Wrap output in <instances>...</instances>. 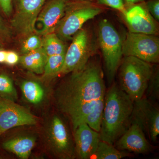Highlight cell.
I'll use <instances>...</instances> for the list:
<instances>
[{
    "label": "cell",
    "instance_id": "cell-1",
    "mask_svg": "<svg viewBox=\"0 0 159 159\" xmlns=\"http://www.w3.org/2000/svg\"><path fill=\"white\" fill-rule=\"evenodd\" d=\"M71 73L55 90L54 98L58 110L70 119L74 129L103 106L106 91L98 62L89 61L82 68Z\"/></svg>",
    "mask_w": 159,
    "mask_h": 159
},
{
    "label": "cell",
    "instance_id": "cell-2",
    "mask_svg": "<svg viewBox=\"0 0 159 159\" xmlns=\"http://www.w3.org/2000/svg\"><path fill=\"white\" fill-rule=\"evenodd\" d=\"M134 101L114 83L106 92L99 133L101 141L114 145L131 124Z\"/></svg>",
    "mask_w": 159,
    "mask_h": 159
},
{
    "label": "cell",
    "instance_id": "cell-3",
    "mask_svg": "<svg viewBox=\"0 0 159 159\" xmlns=\"http://www.w3.org/2000/svg\"><path fill=\"white\" fill-rule=\"evenodd\" d=\"M119 66L120 88L134 102L142 99L153 73L151 63L133 56H125Z\"/></svg>",
    "mask_w": 159,
    "mask_h": 159
},
{
    "label": "cell",
    "instance_id": "cell-4",
    "mask_svg": "<svg viewBox=\"0 0 159 159\" xmlns=\"http://www.w3.org/2000/svg\"><path fill=\"white\" fill-rule=\"evenodd\" d=\"M102 11L93 2L82 0H68L63 16L54 32L63 41L72 39L82 29L84 23Z\"/></svg>",
    "mask_w": 159,
    "mask_h": 159
},
{
    "label": "cell",
    "instance_id": "cell-5",
    "mask_svg": "<svg viewBox=\"0 0 159 159\" xmlns=\"http://www.w3.org/2000/svg\"><path fill=\"white\" fill-rule=\"evenodd\" d=\"M43 136L46 148L54 157L76 158L74 137L61 116L54 114L49 118L44 128Z\"/></svg>",
    "mask_w": 159,
    "mask_h": 159
},
{
    "label": "cell",
    "instance_id": "cell-6",
    "mask_svg": "<svg viewBox=\"0 0 159 159\" xmlns=\"http://www.w3.org/2000/svg\"><path fill=\"white\" fill-rule=\"evenodd\" d=\"M99 41L104 59L107 79L112 82L121 61L123 40L116 29L107 20L99 25Z\"/></svg>",
    "mask_w": 159,
    "mask_h": 159
},
{
    "label": "cell",
    "instance_id": "cell-7",
    "mask_svg": "<svg viewBox=\"0 0 159 159\" xmlns=\"http://www.w3.org/2000/svg\"><path fill=\"white\" fill-rule=\"evenodd\" d=\"M47 0H14L10 26L18 35L26 38L35 32L40 11Z\"/></svg>",
    "mask_w": 159,
    "mask_h": 159
},
{
    "label": "cell",
    "instance_id": "cell-8",
    "mask_svg": "<svg viewBox=\"0 0 159 159\" xmlns=\"http://www.w3.org/2000/svg\"><path fill=\"white\" fill-rule=\"evenodd\" d=\"M122 54L133 56L150 63L159 61V39L157 35L130 31L122 42Z\"/></svg>",
    "mask_w": 159,
    "mask_h": 159
},
{
    "label": "cell",
    "instance_id": "cell-9",
    "mask_svg": "<svg viewBox=\"0 0 159 159\" xmlns=\"http://www.w3.org/2000/svg\"><path fill=\"white\" fill-rule=\"evenodd\" d=\"M67 49L64 62L60 74L66 75L82 68L88 62L92 54L90 37L85 29L77 31Z\"/></svg>",
    "mask_w": 159,
    "mask_h": 159
},
{
    "label": "cell",
    "instance_id": "cell-10",
    "mask_svg": "<svg viewBox=\"0 0 159 159\" xmlns=\"http://www.w3.org/2000/svg\"><path fill=\"white\" fill-rule=\"evenodd\" d=\"M131 122L139 125L152 142H156L159 134V110L154 102L144 97L134 102Z\"/></svg>",
    "mask_w": 159,
    "mask_h": 159
},
{
    "label": "cell",
    "instance_id": "cell-11",
    "mask_svg": "<svg viewBox=\"0 0 159 159\" xmlns=\"http://www.w3.org/2000/svg\"><path fill=\"white\" fill-rule=\"evenodd\" d=\"M38 119L25 107L0 98V136L14 127L36 125Z\"/></svg>",
    "mask_w": 159,
    "mask_h": 159
},
{
    "label": "cell",
    "instance_id": "cell-12",
    "mask_svg": "<svg viewBox=\"0 0 159 159\" xmlns=\"http://www.w3.org/2000/svg\"><path fill=\"white\" fill-rule=\"evenodd\" d=\"M68 0H47L40 11L35 32L40 36L54 32L63 16Z\"/></svg>",
    "mask_w": 159,
    "mask_h": 159
},
{
    "label": "cell",
    "instance_id": "cell-13",
    "mask_svg": "<svg viewBox=\"0 0 159 159\" xmlns=\"http://www.w3.org/2000/svg\"><path fill=\"white\" fill-rule=\"evenodd\" d=\"M73 134L76 157L88 159L93 157L100 141L99 132L83 122L73 129Z\"/></svg>",
    "mask_w": 159,
    "mask_h": 159
},
{
    "label": "cell",
    "instance_id": "cell-14",
    "mask_svg": "<svg viewBox=\"0 0 159 159\" xmlns=\"http://www.w3.org/2000/svg\"><path fill=\"white\" fill-rule=\"evenodd\" d=\"M124 16L131 32L155 35L158 33L156 20L147 9L142 6H133L127 10Z\"/></svg>",
    "mask_w": 159,
    "mask_h": 159
},
{
    "label": "cell",
    "instance_id": "cell-15",
    "mask_svg": "<svg viewBox=\"0 0 159 159\" xmlns=\"http://www.w3.org/2000/svg\"><path fill=\"white\" fill-rule=\"evenodd\" d=\"M116 147L121 151L138 154L150 152L151 145L147 141L145 133L136 123L131 122L127 130L115 142Z\"/></svg>",
    "mask_w": 159,
    "mask_h": 159
},
{
    "label": "cell",
    "instance_id": "cell-16",
    "mask_svg": "<svg viewBox=\"0 0 159 159\" xmlns=\"http://www.w3.org/2000/svg\"><path fill=\"white\" fill-rule=\"evenodd\" d=\"M37 138L32 134L21 135L5 140L1 144L4 150L14 154L20 158L27 159L36 145Z\"/></svg>",
    "mask_w": 159,
    "mask_h": 159
},
{
    "label": "cell",
    "instance_id": "cell-17",
    "mask_svg": "<svg viewBox=\"0 0 159 159\" xmlns=\"http://www.w3.org/2000/svg\"><path fill=\"white\" fill-rule=\"evenodd\" d=\"M20 88L24 99L32 105L39 106L42 104L47 98L45 89L36 80H24L21 83Z\"/></svg>",
    "mask_w": 159,
    "mask_h": 159
},
{
    "label": "cell",
    "instance_id": "cell-18",
    "mask_svg": "<svg viewBox=\"0 0 159 159\" xmlns=\"http://www.w3.org/2000/svg\"><path fill=\"white\" fill-rule=\"evenodd\" d=\"M48 56L42 48L23 54L19 62L25 68L38 74H42Z\"/></svg>",
    "mask_w": 159,
    "mask_h": 159
},
{
    "label": "cell",
    "instance_id": "cell-19",
    "mask_svg": "<svg viewBox=\"0 0 159 159\" xmlns=\"http://www.w3.org/2000/svg\"><path fill=\"white\" fill-rule=\"evenodd\" d=\"M42 48L45 51L48 57L52 55L65 54L67 48L62 40L54 32L43 36Z\"/></svg>",
    "mask_w": 159,
    "mask_h": 159
},
{
    "label": "cell",
    "instance_id": "cell-20",
    "mask_svg": "<svg viewBox=\"0 0 159 159\" xmlns=\"http://www.w3.org/2000/svg\"><path fill=\"white\" fill-rule=\"evenodd\" d=\"M65 54L48 57L42 76L43 80H48L59 75L64 62Z\"/></svg>",
    "mask_w": 159,
    "mask_h": 159
},
{
    "label": "cell",
    "instance_id": "cell-21",
    "mask_svg": "<svg viewBox=\"0 0 159 159\" xmlns=\"http://www.w3.org/2000/svg\"><path fill=\"white\" fill-rule=\"evenodd\" d=\"M93 156L97 159H120L130 157V155L127 152L119 150L114 145L100 140Z\"/></svg>",
    "mask_w": 159,
    "mask_h": 159
},
{
    "label": "cell",
    "instance_id": "cell-22",
    "mask_svg": "<svg viewBox=\"0 0 159 159\" xmlns=\"http://www.w3.org/2000/svg\"><path fill=\"white\" fill-rule=\"evenodd\" d=\"M0 98L16 101L18 94L12 80L8 74L0 72Z\"/></svg>",
    "mask_w": 159,
    "mask_h": 159
},
{
    "label": "cell",
    "instance_id": "cell-23",
    "mask_svg": "<svg viewBox=\"0 0 159 159\" xmlns=\"http://www.w3.org/2000/svg\"><path fill=\"white\" fill-rule=\"evenodd\" d=\"M158 70H153L152 75L148 81L145 95L151 102H154L159 99V80Z\"/></svg>",
    "mask_w": 159,
    "mask_h": 159
},
{
    "label": "cell",
    "instance_id": "cell-24",
    "mask_svg": "<svg viewBox=\"0 0 159 159\" xmlns=\"http://www.w3.org/2000/svg\"><path fill=\"white\" fill-rule=\"evenodd\" d=\"M42 38L38 34H32L26 37L21 47V52L23 54L42 48Z\"/></svg>",
    "mask_w": 159,
    "mask_h": 159
},
{
    "label": "cell",
    "instance_id": "cell-25",
    "mask_svg": "<svg viewBox=\"0 0 159 159\" xmlns=\"http://www.w3.org/2000/svg\"><path fill=\"white\" fill-rule=\"evenodd\" d=\"M12 30L0 14V41L2 43L8 42L12 37Z\"/></svg>",
    "mask_w": 159,
    "mask_h": 159
},
{
    "label": "cell",
    "instance_id": "cell-26",
    "mask_svg": "<svg viewBox=\"0 0 159 159\" xmlns=\"http://www.w3.org/2000/svg\"><path fill=\"white\" fill-rule=\"evenodd\" d=\"M97 1L99 4L116 9L122 12L124 16L127 11L124 5V0H97Z\"/></svg>",
    "mask_w": 159,
    "mask_h": 159
},
{
    "label": "cell",
    "instance_id": "cell-27",
    "mask_svg": "<svg viewBox=\"0 0 159 159\" xmlns=\"http://www.w3.org/2000/svg\"><path fill=\"white\" fill-rule=\"evenodd\" d=\"M14 0H0V14L9 18L13 13Z\"/></svg>",
    "mask_w": 159,
    "mask_h": 159
},
{
    "label": "cell",
    "instance_id": "cell-28",
    "mask_svg": "<svg viewBox=\"0 0 159 159\" xmlns=\"http://www.w3.org/2000/svg\"><path fill=\"white\" fill-rule=\"evenodd\" d=\"M146 9L156 21L159 20V1L149 0L146 4Z\"/></svg>",
    "mask_w": 159,
    "mask_h": 159
},
{
    "label": "cell",
    "instance_id": "cell-29",
    "mask_svg": "<svg viewBox=\"0 0 159 159\" xmlns=\"http://www.w3.org/2000/svg\"><path fill=\"white\" fill-rule=\"evenodd\" d=\"M20 57L16 52L7 51L5 63L9 66H14L19 62Z\"/></svg>",
    "mask_w": 159,
    "mask_h": 159
},
{
    "label": "cell",
    "instance_id": "cell-30",
    "mask_svg": "<svg viewBox=\"0 0 159 159\" xmlns=\"http://www.w3.org/2000/svg\"><path fill=\"white\" fill-rule=\"evenodd\" d=\"M6 53L5 50H0V63H4L6 61Z\"/></svg>",
    "mask_w": 159,
    "mask_h": 159
},
{
    "label": "cell",
    "instance_id": "cell-31",
    "mask_svg": "<svg viewBox=\"0 0 159 159\" xmlns=\"http://www.w3.org/2000/svg\"><path fill=\"white\" fill-rule=\"evenodd\" d=\"M126 2L128 4L132 5V4H136V3L142 2H144V0H125Z\"/></svg>",
    "mask_w": 159,
    "mask_h": 159
},
{
    "label": "cell",
    "instance_id": "cell-32",
    "mask_svg": "<svg viewBox=\"0 0 159 159\" xmlns=\"http://www.w3.org/2000/svg\"><path fill=\"white\" fill-rule=\"evenodd\" d=\"M82 1H89V2H94L95 0H82Z\"/></svg>",
    "mask_w": 159,
    "mask_h": 159
},
{
    "label": "cell",
    "instance_id": "cell-33",
    "mask_svg": "<svg viewBox=\"0 0 159 159\" xmlns=\"http://www.w3.org/2000/svg\"><path fill=\"white\" fill-rule=\"evenodd\" d=\"M2 42H1V41H0V47H1V46H2Z\"/></svg>",
    "mask_w": 159,
    "mask_h": 159
}]
</instances>
